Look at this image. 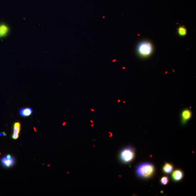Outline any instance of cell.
<instances>
[{
    "label": "cell",
    "mask_w": 196,
    "mask_h": 196,
    "mask_svg": "<svg viewBox=\"0 0 196 196\" xmlns=\"http://www.w3.org/2000/svg\"><path fill=\"white\" fill-rule=\"evenodd\" d=\"M3 133L4 136H6V134H5L6 133Z\"/></svg>",
    "instance_id": "13"
},
{
    "label": "cell",
    "mask_w": 196,
    "mask_h": 196,
    "mask_svg": "<svg viewBox=\"0 0 196 196\" xmlns=\"http://www.w3.org/2000/svg\"><path fill=\"white\" fill-rule=\"evenodd\" d=\"M174 169V166L171 164L166 163L163 167V172L166 174H169L172 172Z\"/></svg>",
    "instance_id": "10"
},
{
    "label": "cell",
    "mask_w": 196,
    "mask_h": 196,
    "mask_svg": "<svg viewBox=\"0 0 196 196\" xmlns=\"http://www.w3.org/2000/svg\"><path fill=\"white\" fill-rule=\"evenodd\" d=\"M136 51L137 55L139 57L148 58L153 53L154 47L152 43L149 41H143L137 45Z\"/></svg>",
    "instance_id": "1"
},
{
    "label": "cell",
    "mask_w": 196,
    "mask_h": 196,
    "mask_svg": "<svg viewBox=\"0 0 196 196\" xmlns=\"http://www.w3.org/2000/svg\"><path fill=\"white\" fill-rule=\"evenodd\" d=\"M2 133H0V136H2Z\"/></svg>",
    "instance_id": "14"
},
{
    "label": "cell",
    "mask_w": 196,
    "mask_h": 196,
    "mask_svg": "<svg viewBox=\"0 0 196 196\" xmlns=\"http://www.w3.org/2000/svg\"><path fill=\"white\" fill-rule=\"evenodd\" d=\"M9 31V29L7 25L4 24H0V38L6 36Z\"/></svg>",
    "instance_id": "9"
},
{
    "label": "cell",
    "mask_w": 196,
    "mask_h": 196,
    "mask_svg": "<svg viewBox=\"0 0 196 196\" xmlns=\"http://www.w3.org/2000/svg\"><path fill=\"white\" fill-rule=\"evenodd\" d=\"M135 156L134 148L132 146H129L121 151L119 154V159L123 163L128 164L133 161Z\"/></svg>",
    "instance_id": "3"
},
{
    "label": "cell",
    "mask_w": 196,
    "mask_h": 196,
    "mask_svg": "<svg viewBox=\"0 0 196 196\" xmlns=\"http://www.w3.org/2000/svg\"><path fill=\"white\" fill-rule=\"evenodd\" d=\"M21 130V123L19 122L15 123L13 125V132L12 135V138L13 140H17L18 138Z\"/></svg>",
    "instance_id": "6"
},
{
    "label": "cell",
    "mask_w": 196,
    "mask_h": 196,
    "mask_svg": "<svg viewBox=\"0 0 196 196\" xmlns=\"http://www.w3.org/2000/svg\"><path fill=\"white\" fill-rule=\"evenodd\" d=\"M169 182V179L168 176H163L160 179V182L162 185H166Z\"/></svg>",
    "instance_id": "12"
},
{
    "label": "cell",
    "mask_w": 196,
    "mask_h": 196,
    "mask_svg": "<svg viewBox=\"0 0 196 196\" xmlns=\"http://www.w3.org/2000/svg\"><path fill=\"white\" fill-rule=\"evenodd\" d=\"M181 123L182 125H185L191 119L192 113L190 109L186 108L182 110L181 113Z\"/></svg>",
    "instance_id": "4"
},
{
    "label": "cell",
    "mask_w": 196,
    "mask_h": 196,
    "mask_svg": "<svg viewBox=\"0 0 196 196\" xmlns=\"http://www.w3.org/2000/svg\"><path fill=\"white\" fill-rule=\"evenodd\" d=\"M177 32L179 36L181 37L185 36L187 34V29L183 25H182V26H179L178 28Z\"/></svg>",
    "instance_id": "11"
},
{
    "label": "cell",
    "mask_w": 196,
    "mask_h": 196,
    "mask_svg": "<svg viewBox=\"0 0 196 196\" xmlns=\"http://www.w3.org/2000/svg\"><path fill=\"white\" fill-rule=\"evenodd\" d=\"M155 172L154 166L149 163H145L140 164L137 167L136 174L138 177L147 179L150 178L153 175Z\"/></svg>",
    "instance_id": "2"
},
{
    "label": "cell",
    "mask_w": 196,
    "mask_h": 196,
    "mask_svg": "<svg viewBox=\"0 0 196 196\" xmlns=\"http://www.w3.org/2000/svg\"><path fill=\"white\" fill-rule=\"evenodd\" d=\"M183 172L181 170H176L172 172V179L174 181L179 182L183 179Z\"/></svg>",
    "instance_id": "5"
},
{
    "label": "cell",
    "mask_w": 196,
    "mask_h": 196,
    "mask_svg": "<svg viewBox=\"0 0 196 196\" xmlns=\"http://www.w3.org/2000/svg\"><path fill=\"white\" fill-rule=\"evenodd\" d=\"M2 164L7 168H9L14 164L15 160L14 158L12 156L10 158H8L6 156L4 157L1 160Z\"/></svg>",
    "instance_id": "8"
},
{
    "label": "cell",
    "mask_w": 196,
    "mask_h": 196,
    "mask_svg": "<svg viewBox=\"0 0 196 196\" xmlns=\"http://www.w3.org/2000/svg\"><path fill=\"white\" fill-rule=\"evenodd\" d=\"M33 110L30 107L22 108L19 109V115L23 117H28L32 114Z\"/></svg>",
    "instance_id": "7"
}]
</instances>
